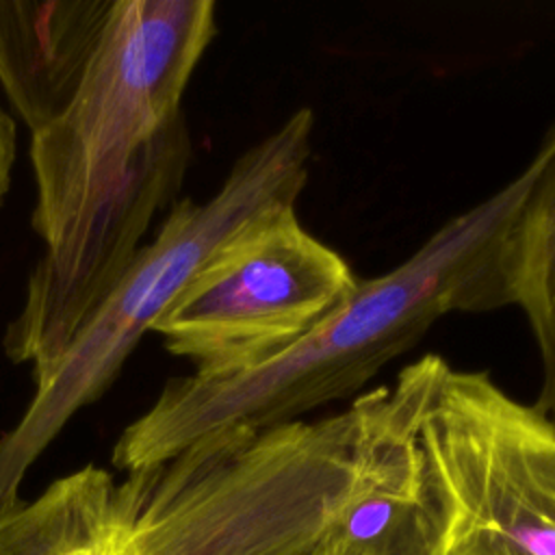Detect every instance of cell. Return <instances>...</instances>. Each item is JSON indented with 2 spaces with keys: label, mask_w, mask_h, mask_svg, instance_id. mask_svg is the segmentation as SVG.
Masks as SVG:
<instances>
[{
  "label": "cell",
  "mask_w": 555,
  "mask_h": 555,
  "mask_svg": "<svg viewBox=\"0 0 555 555\" xmlns=\"http://www.w3.org/2000/svg\"><path fill=\"white\" fill-rule=\"evenodd\" d=\"M397 375L421 481L410 555H555V418L436 353Z\"/></svg>",
  "instance_id": "3"
},
{
  "label": "cell",
  "mask_w": 555,
  "mask_h": 555,
  "mask_svg": "<svg viewBox=\"0 0 555 555\" xmlns=\"http://www.w3.org/2000/svg\"><path fill=\"white\" fill-rule=\"evenodd\" d=\"M312 137L314 113L301 106L247 147L208 199L171 204L156 238L139 249L98 314L35 386L17 425L0 436V516L17 505L35 460L80 408L111 386L139 338L204 264L254 219L297 206L308 184Z\"/></svg>",
  "instance_id": "4"
},
{
  "label": "cell",
  "mask_w": 555,
  "mask_h": 555,
  "mask_svg": "<svg viewBox=\"0 0 555 555\" xmlns=\"http://www.w3.org/2000/svg\"><path fill=\"white\" fill-rule=\"evenodd\" d=\"M410 444L399 377L327 416L202 436L117 483L130 553L325 555L351 507Z\"/></svg>",
  "instance_id": "2"
},
{
  "label": "cell",
  "mask_w": 555,
  "mask_h": 555,
  "mask_svg": "<svg viewBox=\"0 0 555 555\" xmlns=\"http://www.w3.org/2000/svg\"><path fill=\"white\" fill-rule=\"evenodd\" d=\"M212 0H115L67 111L33 134V228L48 243L124 178L134 154L182 115L184 89L217 35Z\"/></svg>",
  "instance_id": "5"
},
{
  "label": "cell",
  "mask_w": 555,
  "mask_h": 555,
  "mask_svg": "<svg viewBox=\"0 0 555 555\" xmlns=\"http://www.w3.org/2000/svg\"><path fill=\"white\" fill-rule=\"evenodd\" d=\"M535 173L531 160L501 189L453 215L395 269L358 282L353 297L282 356L234 375L171 377L113 447V466L160 464L202 436L306 418L362 390L451 312L509 306L503 238Z\"/></svg>",
  "instance_id": "1"
},
{
  "label": "cell",
  "mask_w": 555,
  "mask_h": 555,
  "mask_svg": "<svg viewBox=\"0 0 555 555\" xmlns=\"http://www.w3.org/2000/svg\"><path fill=\"white\" fill-rule=\"evenodd\" d=\"M533 180L503 238V273L538 347L542 382L533 401L555 418V124L533 154Z\"/></svg>",
  "instance_id": "9"
},
{
  "label": "cell",
  "mask_w": 555,
  "mask_h": 555,
  "mask_svg": "<svg viewBox=\"0 0 555 555\" xmlns=\"http://www.w3.org/2000/svg\"><path fill=\"white\" fill-rule=\"evenodd\" d=\"M0 555H132L117 483L85 466L0 516Z\"/></svg>",
  "instance_id": "10"
},
{
  "label": "cell",
  "mask_w": 555,
  "mask_h": 555,
  "mask_svg": "<svg viewBox=\"0 0 555 555\" xmlns=\"http://www.w3.org/2000/svg\"><path fill=\"white\" fill-rule=\"evenodd\" d=\"M360 278L297 217L275 208L245 225L156 319L167 351L199 375H234L269 362L338 312Z\"/></svg>",
  "instance_id": "6"
},
{
  "label": "cell",
  "mask_w": 555,
  "mask_h": 555,
  "mask_svg": "<svg viewBox=\"0 0 555 555\" xmlns=\"http://www.w3.org/2000/svg\"><path fill=\"white\" fill-rule=\"evenodd\" d=\"M15 160V124L0 106V202L4 199L11 182V167Z\"/></svg>",
  "instance_id": "11"
},
{
  "label": "cell",
  "mask_w": 555,
  "mask_h": 555,
  "mask_svg": "<svg viewBox=\"0 0 555 555\" xmlns=\"http://www.w3.org/2000/svg\"><path fill=\"white\" fill-rule=\"evenodd\" d=\"M189 163L191 137L184 115H178L134 154L108 195L46 245L2 338L9 360L33 366L35 386L48 379L111 297L154 215L173 204Z\"/></svg>",
  "instance_id": "7"
},
{
  "label": "cell",
  "mask_w": 555,
  "mask_h": 555,
  "mask_svg": "<svg viewBox=\"0 0 555 555\" xmlns=\"http://www.w3.org/2000/svg\"><path fill=\"white\" fill-rule=\"evenodd\" d=\"M115 0H0V82L30 128L56 121L76 98Z\"/></svg>",
  "instance_id": "8"
}]
</instances>
